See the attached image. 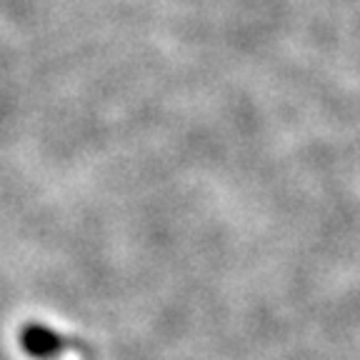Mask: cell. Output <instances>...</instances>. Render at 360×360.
Here are the masks:
<instances>
[{"instance_id":"obj_1","label":"cell","mask_w":360,"mask_h":360,"mask_svg":"<svg viewBox=\"0 0 360 360\" xmlns=\"http://www.w3.org/2000/svg\"><path fill=\"white\" fill-rule=\"evenodd\" d=\"M20 343H22V348H25V353L33 355V358H53V355L65 350V340L43 326L25 328L20 335Z\"/></svg>"}]
</instances>
